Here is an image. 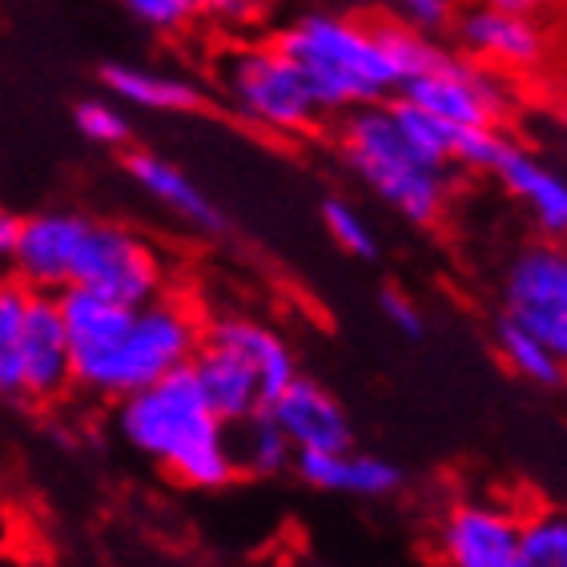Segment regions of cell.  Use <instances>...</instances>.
<instances>
[{"label":"cell","instance_id":"cell-1","mask_svg":"<svg viewBox=\"0 0 567 567\" xmlns=\"http://www.w3.org/2000/svg\"><path fill=\"white\" fill-rule=\"evenodd\" d=\"M56 302L73 342V382L101 399H125L189 367L206 339L194 306L177 295L125 306L85 286H65Z\"/></svg>","mask_w":567,"mask_h":567},{"label":"cell","instance_id":"cell-2","mask_svg":"<svg viewBox=\"0 0 567 567\" xmlns=\"http://www.w3.org/2000/svg\"><path fill=\"white\" fill-rule=\"evenodd\" d=\"M274 44L302 69L322 113H350L399 97V89L443 53L431 33H419L406 21H359L339 12H302Z\"/></svg>","mask_w":567,"mask_h":567},{"label":"cell","instance_id":"cell-3","mask_svg":"<svg viewBox=\"0 0 567 567\" xmlns=\"http://www.w3.org/2000/svg\"><path fill=\"white\" fill-rule=\"evenodd\" d=\"M117 431L137 455L197 492H218L238 471L229 423L202 394L194 367H177L117 399Z\"/></svg>","mask_w":567,"mask_h":567},{"label":"cell","instance_id":"cell-4","mask_svg":"<svg viewBox=\"0 0 567 567\" xmlns=\"http://www.w3.org/2000/svg\"><path fill=\"white\" fill-rule=\"evenodd\" d=\"M339 153L350 174L379 202H386L399 218L415 221V226H435L447 214L455 165L426 157L394 121L391 101L342 113Z\"/></svg>","mask_w":567,"mask_h":567},{"label":"cell","instance_id":"cell-5","mask_svg":"<svg viewBox=\"0 0 567 567\" xmlns=\"http://www.w3.org/2000/svg\"><path fill=\"white\" fill-rule=\"evenodd\" d=\"M221 89L241 117L270 133L315 130L322 110L306 85L302 69L278 44H241L221 56Z\"/></svg>","mask_w":567,"mask_h":567},{"label":"cell","instance_id":"cell-6","mask_svg":"<svg viewBox=\"0 0 567 567\" xmlns=\"http://www.w3.org/2000/svg\"><path fill=\"white\" fill-rule=\"evenodd\" d=\"M503 315L527 327L567 367V241L539 238L503 270Z\"/></svg>","mask_w":567,"mask_h":567},{"label":"cell","instance_id":"cell-7","mask_svg":"<svg viewBox=\"0 0 567 567\" xmlns=\"http://www.w3.org/2000/svg\"><path fill=\"white\" fill-rule=\"evenodd\" d=\"M73 286L97 290L113 302L142 306L165 295V262L162 254L130 226L93 218L85 229V241H81V254H76Z\"/></svg>","mask_w":567,"mask_h":567},{"label":"cell","instance_id":"cell-8","mask_svg":"<svg viewBox=\"0 0 567 567\" xmlns=\"http://www.w3.org/2000/svg\"><path fill=\"white\" fill-rule=\"evenodd\" d=\"M399 97L435 113L455 130H499V121L512 110V93L492 69L451 53H439L423 73L411 76Z\"/></svg>","mask_w":567,"mask_h":567},{"label":"cell","instance_id":"cell-9","mask_svg":"<svg viewBox=\"0 0 567 567\" xmlns=\"http://www.w3.org/2000/svg\"><path fill=\"white\" fill-rule=\"evenodd\" d=\"M89 214L76 209H41L21 218V234H17V250H12V278H21L29 290H44V295H61L65 286H73V266L85 241Z\"/></svg>","mask_w":567,"mask_h":567},{"label":"cell","instance_id":"cell-10","mask_svg":"<svg viewBox=\"0 0 567 567\" xmlns=\"http://www.w3.org/2000/svg\"><path fill=\"white\" fill-rule=\"evenodd\" d=\"M447 567H524L519 564V519L499 503H455L439 532Z\"/></svg>","mask_w":567,"mask_h":567},{"label":"cell","instance_id":"cell-11","mask_svg":"<svg viewBox=\"0 0 567 567\" xmlns=\"http://www.w3.org/2000/svg\"><path fill=\"white\" fill-rule=\"evenodd\" d=\"M73 386V342L56 295L33 290L24 318V403H49Z\"/></svg>","mask_w":567,"mask_h":567},{"label":"cell","instance_id":"cell-12","mask_svg":"<svg viewBox=\"0 0 567 567\" xmlns=\"http://www.w3.org/2000/svg\"><path fill=\"white\" fill-rule=\"evenodd\" d=\"M487 174L527 209V218L544 238H567V177L547 165L539 153L503 142Z\"/></svg>","mask_w":567,"mask_h":567},{"label":"cell","instance_id":"cell-13","mask_svg":"<svg viewBox=\"0 0 567 567\" xmlns=\"http://www.w3.org/2000/svg\"><path fill=\"white\" fill-rule=\"evenodd\" d=\"M455 37L467 56L499 69H535L547 53V37L532 17L487 9V4L458 12Z\"/></svg>","mask_w":567,"mask_h":567},{"label":"cell","instance_id":"cell-14","mask_svg":"<svg viewBox=\"0 0 567 567\" xmlns=\"http://www.w3.org/2000/svg\"><path fill=\"white\" fill-rule=\"evenodd\" d=\"M266 411L286 431V439L295 443V451H334L354 443L350 415L318 379L298 374L282 394H274Z\"/></svg>","mask_w":567,"mask_h":567},{"label":"cell","instance_id":"cell-15","mask_svg":"<svg viewBox=\"0 0 567 567\" xmlns=\"http://www.w3.org/2000/svg\"><path fill=\"white\" fill-rule=\"evenodd\" d=\"M125 174H130V182L150 197L153 206H162L177 221H186V226L202 229V234H221L226 229V214H221L218 202L197 186L182 165H174L162 153L133 150L125 157Z\"/></svg>","mask_w":567,"mask_h":567},{"label":"cell","instance_id":"cell-16","mask_svg":"<svg viewBox=\"0 0 567 567\" xmlns=\"http://www.w3.org/2000/svg\"><path fill=\"white\" fill-rule=\"evenodd\" d=\"M298 480L330 495H354V499H382L403 487V471L391 458L362 455V451H298L295 455Z\"/></svg>","mask_w":567,"mask_h":567},{"label":"cell","instance_id":"cell-17","mask_svg":"<svg viewBox=\"0 0 567 567\" xmlns=\"http://www.w3.org/2000/svg\"><path fill=\"white\" fill-rule=\"evenodd\" d=\"M194 374L202 382V394L209 399V406L218 411L221 423L238 426L241 419L266 411V394H262V379L250 367L246 354H238L226 342L202 339L194 354Z\"/></svg>","mask_w":567,"mask_h":567},{"label":"cell","instance_id":"cell-18","mask_svg":"<svg viewBox=\"0 0 567 567\" xmlns=\"http://www.w3.org/2000/svg\"><path fill=\"white\" fill-rule=\"evenodd\" d=\"M206 339L226 342V347H234L238 354L250 359V367L258 371V379H262L266 406H270L274 394H282L286 386L298 379V362H295L290 342H286L278 330L266 327V322H258V318H246V315L214 318L206 327Z\"/></svg>","mask_w":567,"mask_h":567},{"label":"cell","instance_id":"cell-19","mask_svg":"<svg viewBox=\"0 0 567 567\" xmlns=\"http://www.w3.org/2000/svg\"><path fill=\"white\" fill-rule=\"evenodd\" d=\"M101 85L113 101H121L125 110L142 113H194L202 110V89L194 81L165 69H145V65H101Z\"/></svg>","mask_w":567,"mask_h":567},{"label":"cell","instance_id":"cell-20","mask_svg":"<svg viewBox=\"0 0 567 567\" xmlns=\"http://www.w3.org/2000/svg\"><path fill=\"white\" fill-rule=\"evenodd\" d=\"M33 290L0 278V403H24V318Z\"/></svg>","mask_w":567,"mask_h":567},{"label":"cell","instance_id":"cell-21","mask_svg":"<svg viewBox=\"0 0 567 567\" xmlns=\"http://www.w3.org/2000/svg\"><path fill=\"white\" fill-rule=\"evenodd\" d=\"M495 350H499V359L507 362V371L535 382V386H559V382L567 379L564 362L535 339L532 330L519 327V322L507 315L495 322Z\"/></svg>","mask_w":567,"mask_h":567},{"label":"cell","instance_id":"cell-22","mask_svg":"<svg viewBox=\"0 0 567 567\" xmlns=\"http://www.w3.org/2000/svg\"><path fill=\"white\" fill-rule=\"evenodd\" d=\"M295 443L286 439V431L274 423L270 411L241 419L238 439H234V458L238 467L254 471V475H278V471L295 467Z\"/></svg>","mask_w":567,"mask_h":567},{"label":"cell","instance_id":"cell-23","mask_svg":"<svg viewBox=\"0 0 567 567\" xmlns=\"http://www.w3.org/2000/svg\"><path fill=\"white\" fill-rule=\"evenodd\" d=\"M519 564L567 567V512H535L519 519Z\"/></svg>","mask_w":567,"mask_h":567},{"label":"cell","instance_id":"cell-24","mask_svg":"<svg viewBox=\"0 0 567 567\" xmlns=\"http://www.w3.org/2000/svg\"><path fill=\"white\" fill-rule=\"evenodd\" d=\"M73 125L89 145H101V150H125L133 137L130 113L121 110V101H113V97L76 101Z\"/></svg>","mask_w":567,"mask_h":567},{"label":"cell","instance_id":"cell-25","mask_svg":"<svg viewBox=\"0 0 567 567\" xmlns=\"http://www.w3.org/2000/svg\"><path fill=\"white\" fill-rule=\"evenodd\" d=\"M322 226H327L330 241L339 246L350 258H374L379 254V238H374V226L367 221L359 206H350L342 197H327L322 206Z\"/></svg>","mask_w":567,"mask_h":567},{"label":"cell","instance_id":"cell-26","mask_svg":"<svg viewBox=\"0 0 567 567\" xmlns=\"http://www.w3.org/2000/svg\"><path fill=\"white\" fill-rule=\"evenodd\" d=\"M121 9L153 33H182L202 12V0H121Z\"/></svg>","mask_w":567,"mask_h":567},{"label":"cell","instance_id":"cell-27","mask_svg":"<svg viewBox=\"0 0 567 567\" xmlns=\"http://www.w3.org/2000/svg\"><path fill=\"white\" fill-rule=\"evenodd\" d=\"M507 142L499 130H455V165H463V169H492L495 153H499V145Z\"/></svg>","mask_w":567,"mask_h":567},{"label":"cell","instance_id":"cell-28","mask_svg":"<svg viewBox=\"0 0 567 567\" xmlns=\"http://www.w3.org/2000/svg\"><path fill=\"white\" fill-rule=\"evenodd\" d=\"M394 9H399V21H406L419 33H439L455 24L458 0H394Z\"/></svg>","mask_w":567,"mask_h":567},{"label":"cell","instance_id":"cell-29","mask_svg":"<svg viewBox=\"0 0 567 567\" xmlns=\"http://www.w3.org/2000/svg\"><path fill=\"white\" fill-rule=\"evenodd\" d=\"M379 306H382V315H386V322H391L403 339H419V334H423V310L415 306V298H406L403 290H382Z\"/></svg>","mask_w":567,"mask_h":567},{"label":"cell","instance_id":"cell-30","mask_svg":"<svg viewBox=\"0 0 567 567\" xmlns=\"http://www.w3.org/2000/svg\"><path fill=\"white\" fill-rule=\"evenodd\" d=\"M202 12H209V17H218V21H250L254 17V0H202Z\"/></svg>","mask_w":567,"mask_h":567},{"label":"cell","instance_id":"cell-31","mask_svg":"<svg viewBox=\"0 0 567 567\" xmlns=\"http://www.w3.org/2000/svg\"><path fill=\"white\" fill-rule=\"evenodd\" d=\"M17 234H21V218L12 209L0 206V266L12 262V250H17Z\"/></svg>","mask_w":567,"mask_h":567},{"label":"cell","instance_id":"cell-32","mask_svg":"<svg viewBox=\"0 0 567 567\" xmlns=\"http://www.w3.org/2000/svg\"><path fill=\"white\" fill-rule=\"evenodd\" d=\"M480 4H487V9H499V12H524V17H532L544 0H480Z\"/></svg>","mask_w":567,"mask_h":567},{"label":"cell","instance_id":"cell-33","mask_svg":"<svg viewBox=\"0 0 567 567\" xmlns=\"http://www.w3.org/2000/svg\"><path fill=\"white\" fill-rule=\"evenodd\" d=\"M564 125H567V113H564Z\"/></svg>","mask_w":567,"mask_h":567}]
</instances>
